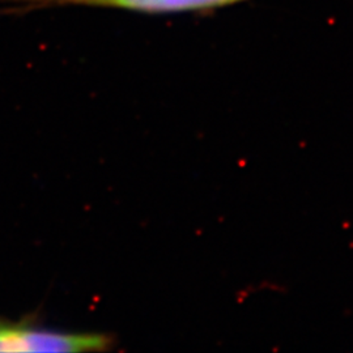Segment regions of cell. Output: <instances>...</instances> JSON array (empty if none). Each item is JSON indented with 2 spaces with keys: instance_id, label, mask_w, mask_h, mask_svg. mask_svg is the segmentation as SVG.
Returning <instances> with one entry per match:
<instances>
[{
  "instance_id": "1",
  "label": "cell",
  "mask_w": 353,
  "mask_h": 353,
  "mask_svg": "<svg viewBox=\"0 0 353 353\" xmlns=\"http://www.w3.org/2000/svg\"><path fill=\"white\" fill-rule=\"evenodd\" d=\"M113 341L103 334H68L26 322L0 321V352H102Z\"/></svg>"
},
{
  "instance_id": "2",
  "label": "cell",
  "mask_w": 353,
  "mask_h": 353,
  "mask_svg": "<svg viewBox=\"0 0 353 353\" xmlns=\"http://www.w3.org/2000/svg\"><path fill=\"white\" fill-rule=\"evenodd\" d=\"M41 6H87L119 8L144 13L203 11L225 7L246 0H37Z\"/></svg>"
}]
</instances>
